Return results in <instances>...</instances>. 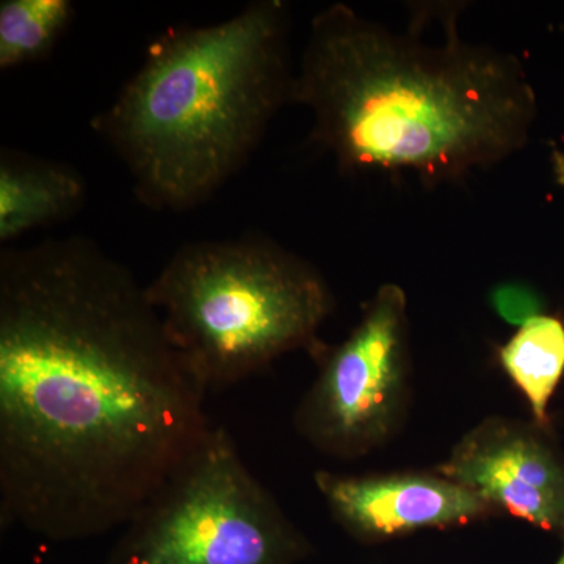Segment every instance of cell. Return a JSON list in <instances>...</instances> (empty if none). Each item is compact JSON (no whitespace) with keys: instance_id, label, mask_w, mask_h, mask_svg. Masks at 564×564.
<instances>
[{"instance_id":"obj_1","label":"cell","mask_w":564,"mask_h":564,"mask_svg":"<svg viewBox=\"0 0 564 564\" xmlns=\"http://www.w3.org/2000/svg\"><path fill=\"white\" fill-rule=\"evenodd\" d=\"M207 389L147 285L87 237L0 252V521L122 529L209 436Z\"/></svg>"},{"instance_id":"obj_2","label":"cell","mask_w":564,"mask_h":564,"mask_svg":"<svg viewBox=\"0 0 564 564\" xmlns=\"http://www.w3.org/2000/svg\"><path fill=\"white\" fill-rule=\"evenodd\" d=\"M291 104L313 115V141L347 173L462 180L521 150L536 98L521 62L456 29L441 44L393 33L345 3L314 18Z\"/></svg>"},{"instance_id":"obj_3","label":"cell","mask_w":564,"mask_h":564,"mask_svg":"<svg viewBox=\"0 0 564 564\" xmlns=\"http://www.w3.org/2000/svg\"><path fill=\"white\" fill-rule=\"evenodd\" d=\"M289 9L258 0L217 24L172 28L93 129L117 152L154 210L209 202L291 104Z\"/></svg>"},{"instance_id":"obj_4","label":"cell","mask_w":564,"mask_h":564,"mask_svg":"<svg viewBox=\"0 0 564 564\" xmlns=\"http://www.w3.org/2000/svg\"><path fill=\"white\" fill-rule=\"evenodd\" d=\"M147 293L207 391L254 377L288 352L321 355L318 332L334 310L314 265L258 237L184 245Z\"/></svg>"},{"instance_id":"obj_5","label":"cell","mask_w":564,"mask_h":564,"mask_svg":"<svg viewBox=\"0 0 564 564\" xmlns=\"http://www.w3.org/2000/svg\"><path fill=\"white\" fill-rule=\"evenodd\" d=\"M306 538L214 425L202 447L152 497L104 564H296Z\"/></svg>"},{"instance_id":"obj_6","label":"cell","mask_w":564,"mask_h":564,"mask_svg":"<svg viewBox=\"0 0 564 564\" xmlns=\"http://www.w3.org/2000/svg\"><path fill=\"white\" fill-rule=\"evenodd\" d=\"M321 370L295 411V429L322 454L361 458L402 425L410 392L406 293L386 282L347 339L323 348Z\"/></svg>"},{"instance_id":"obj_7","label":"cell","mask_w":564,"mask_h":564,"mask_svg":"<svg viewBox=\"0 0 564 564\" xmlns=\"http://www.w3.org/2000/svg\"><path fill=\"white\" fill-rule=\"evenodd\" d=\"M437 474L477 494L496 513L564 540V456L536 423L485 419L464 434Z\"/></svg>"},{"instance_id":"obj_8","label":"cell","mask_w":564,"mask_h":564,"mask_svg":"<svg viewBox=\"0 0 564 564\" xmlns=\"http://www.w3.org/2000/svg\"><path fill=\"white\" fill-rule=\"evenodd\" d=\"M314 481L334 521L366 543L473 524L497 514L477 494L437 473L351 477L318 470Z\"/></svg>"},{"instance_id":"obj_9","label":"cell","mask_w":564,"mask_h":564,"mask_svg":"<svg viewBox=\"0 0 564 564\" xmlns=\"http://www.w3.org/2000/svg\"><path fill=\"white\" fill-rule=\"evenodd\" d=\"M87 184L65 163L6 150L0 155V242L68 220L84 206Z\"/></svg>"},{"instance_id":"obj_10","label":"cell","mask_w":564,"mask_h":564,"mask_svg":"<svg viewBox=\"0 0 564 564\" xmlns=\"http://www.w3.org/2000/svg\"><path fill=\"white\" fill-rule=\"evenodd\" d=\"M505 372L532 410L534 423L549 429V403L564 375V323L543 314L518 328L499 350Z\"/></svg>"},{"instance_id":"obj_11","label":"cell","mask_w":564,"mask_h":564,"mask_svg":"<svg viewBox=\"0 0 564 564\" xmlns=\"http://www.w3.org/2000/svg\"><path fill=\"white\" fill-rule=\"evenodd\" d=\"M70 0H2L0 68L43 61L74 20Z\"/></svg>"},{"instance_id":"obj_12","label":"cell","mask_w":564,"mask_h":564,"mask_svg":"<svg viewBox=\"0 0 564 564\" xmlns=\"http://www.w3.org/2000/svg\"><path fill=\"white\" fill-rule=\"evenodd\" d=\"M492 310L510 325L524 326L527 322L543 315V300L524 282H502L489 295Z\"/></svg>"},{"instance_id":"obj_13","label":"cell","mask_w":564,"mask_h":564,"mask_svg":"<svg viewBox=\"0 0 564 564\" xmlns=\"http://www.w3.org/2000/svg\"><path fill=\"white\" fill-rule=\"evenodd\" d=\"M555 564H564V549H563L562 555H560V558L556 560Z\"/></svg>"}]
</instances>
